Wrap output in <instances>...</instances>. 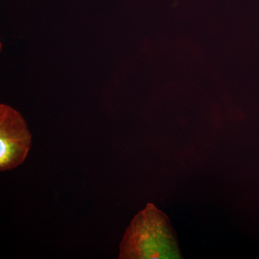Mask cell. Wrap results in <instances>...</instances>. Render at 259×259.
I'll return each mask as SVG.
<instances>
[{
  "label": "cell",
  "mask_w": 259,
  "mask_h": 259,
  "mask_svg": "<svg viewBox=\"0 0 259 259\" xmlns=\"http://www.w3.org/2000/svg\"><path fill=\"white\" fill-rule=\"evenodd\" d=\"M120 259L180 258L176 233L165 213L148 203L127 228L119 246Z\"/></svg>",
  "instance_id": "cell-1"
},
{
  "label": "cell",
  "mask_w": 259,
  "mask_h": 259,
  "mask_svg": "<svg viewBox=\"0 0 259 259\" xmlns=\"http://www.w3.org/2000/svg\"><path fill=\"white\" fill-rule=\"evenodd\" d=\"M32 144L23 116L8 105H0V171L14 169L25 161Z\"/></svg>",
  "instance_id": "cell-2"
}]
</instances>
